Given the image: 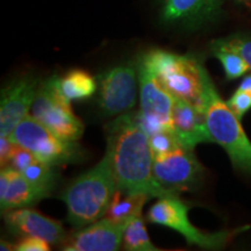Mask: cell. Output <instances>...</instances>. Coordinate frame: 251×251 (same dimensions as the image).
Returning <instances> with one entry per match:
<instances>
[{
	"label": "cell",
	"instance_id": "28",
	"mask_svg": "<svg viewBox=\"0 0 251 251\" xmlns=\"http://www.w3.org/2000/svg\"><path fill=\"white\" fill-rule=\"evenodd\" d=\"M238 89L242 90H251V75L250 76H247L244 79L242 80V83L240 84Z\"/></svg>",
	"mask_w": 251,
	"mask_h": 251
},
{
	"label": "cell",
	"instance_id": "30",
	"mask_svg": "<svg viewBox=\"0 0 251 251\" xmlns=\"http://www.w3.org/2000/svg\"><path fill=\"white\" fill-rule=\"evenodd\" d=\"M235 2L238 5L244 6V7L251 8V0H235Z\"/></svg>",
	"mask_w": 251,
	"mask_h": 251
},
{
	"label": "cell",
	"instance_id": "27",
	"mask_svg": "<svg viewBox=\"0 0 251 251\" xmlns=\"http://www.w3.org/2000/svg\"><path fill=\"white\" fill-rule=\"evenodd\" d=\"M13 147L14 142H12L9 136H0V163H1V168L8 166Z\"/></svg>",
	"mask_w": 251,
	"mask_h": 251
},
{
	"label": "cell",
	"instance_id": "8",
	"mask_svg": "<svg viewBox=\"0 0 251 251\" xmlns=\"http://www.w3.org/2000/svg\"><path fill=\"white\" fill-rule=\"evenodd\" d=\"M205 169L193 149L180 146L168 155L153 158V175L157 183L168 192L178 194L199 185Z\"/></svg>",
	"mask_w": 251,
	"mask_h": 251
},
{
	"label": "cell",
	"instance_id": "26",
	"mask_svg": "<svg viewBox=\"0 0 251 251\" xmlns=\"http://www.w3.org/2000/svg\"><path fill=\"white\" fill-rule=\"evenodd\" d=\"M50 243L36 236H25L15 244L18 251H49Z\"/></svg>",
	"mask_w": 251,
	"mask_h": 251
},
{
	"label": "cell",
	"instance_id": "15",
	"mask_svg": "<svg viewBox=\"0 0 251 251\" xmlns=\"http://www.w3.org/2000/svg\"><path fill=\"white\" fill-rule=\"evenodd\" d=\"M51 191L37 186L14 169L2 168L0 172V207L1 211L24 208L48 198Z\"/></svg>",
	"mask_w": 251,
	"mask_h": 251
},
{
	"label": "cell",
	"instance_id": "17",
	"mask_svg": "<svg viewBox=\"0 0 251 251\" xmlns=\"http://www.w3.org/2000/svg\"><path fill=\"white\" fill-rule=\"evenodd\" d=\"M149 198L144 193H128L117 188L106 211L105 218L118 225L127 226L131 219L142 215L143 206Z\"/></svg>",
	"mask_w": 251,
	"mask_h": 251
},
{
	"label": "cell",
	"instance_id": "14",
	"mask_svg": "<svg viewBox=\"0 0 251 251\" xmlns=\"http://www.w3.org/2000/svg\"><path fill=\"white\" fill-rule=\"evenodd\" d=\"M4 221L8 230L18 236L41 237L50 244H61L67 240L64 228L58 221L26 207L6 211Z\"/></svg>",
	"mask_w": 251,
	"mask_h": 251
},
{
	"label": "cell",
	"instance_id": "12",
	"mask_svg": "<svg viewBox=\"0 0 251 251\" xmlns=\"http://www.w3.org/2000/svg\"><path fill=\"white\" fill-rule=\"evenodd\" d=\"M159 20L166 26L201 27L221 12L224 0H157Z\"/></svg>",
	"mask_w": 251,
	"mask_h": 251
},
{
	"label": "cell",
	"instance_id": "19",
	"mask_svg": "<svg viewBox=\"0 0 251 251\" xmlns=\"http://www.w3.org/2000/svg\"><path fill=\"white\" fill-rule=\"evenodd\" d=\"M124 249L129 251H158L148 235L142 215L131 219L126 226L122 237Z\"/></svg>",
	"mask_w": 251,
	"mask_h": 251
},
{
	"label": "cell",
	"instance_id": "22",
	"mask_svg": "<svg viewBox=\"0 0 251 251\" xmlns=\"http://www.w3.org/2000/svg\"><path fill=\"white\" fill-rule=\"evenodd\" d=\"M150 148H151L153 158L168 155L183 144L178 140L177 135L172 130V128L156 130L148 134Z\"/></svg>",
	"mask_w": 251,
	"mask_h": 251
},
{
	"label": "cell",
	"instance_id": "1",
	"mask_svg": "<svg viewBox=\"0 0 251 251\" xmlns=\"http://www.w3.org/2000/svg\"><path fill=\"white\" fill-rule=\"evenodd\" d=\"M107 153L117 187L161 198L170 193L157 183L149 136L136 114H121L106 127Z\"/></svg>",
	"mask_w": 251,
	"mask_h": 251
},
{
	"label": "cell",
	"instance_id": "11",
	"mask_svg": "<svg viewBox=\"0 0 251 251\" xmlns=\"http://www.w3.org/2000/svg\"><path fill=\"white\" fill-rule=\"evenodd\" d=\"M39 81L31 76L15 78L1 91L0 100V135L9 136L24 120L35 99Z\"/></svg>",
	"mask_w": 251,
	"mask_h": 251
},
{
	"label": "cell",
	"instance_id": "7",
	"mask_svg": "<svg viewBox=\"0 0 251 251\" xmlns=\"http://www.w3.org/2000/svg\"><path fill=\"white\" fill-rule=\"evenodd\" d=\"M70 105L59 93L57 76H52L39 85L30 115L62 139L78 141L84 133V124Z\"/></svg>",
	"mask_w": 251,
	"mask_h": 251
},
{
	"label": "cell",
	"instance_id": "16",
	"mask_svg": "<svg viewBox=\"0 0 251 251\" xmlns=\"http://www.w3.org/2000/svg\"><path fill=\"white\" fill-rule=\"evenodd\" d=\"M171 127L180 143L190 149L197 144L213 142L206 127L205 112L185 100L175 99Z\"/></svg>",
	"mask_w": 251,
	"mask_h": 251
},
{
	"label": "cell",
	"instance_id": "5",
	"mask_svg": "<svg viewBox=\"0 0 251 251\" xmlns=\"http://www.w3.org/2000/svg\"><path fill=\"white\" fill-rule=\"evenodd\" d=\"M188 206L178 194H168L158 198L148 212V221L164 226L183 235L188 244L198 246L202 249L219 250L225 248L229 241L238 234L249 229V226L238 227L233 230H222L216 233H206L191 224L188 219Z\"/></svg>",
	"mask_w": 251,
	"mask_h": 251
},
{
	"label": "cell",
	"instance_id": "10",
	"mask_svg": "<svg viewBox=\"0 0 251 251\" xmlns=\"http://www.w3.org/2000/svg\"><path fill=\"white\" fill-rule=\"evenodd\" d=\"M141 111L137 117L148 134L171 127V113L175 98L159 85L149 69L139 61Z\"/></svg>",
	"mask_w": 251,
	"mask_h": 251
},
{
	"label": "cell",
	"instance_id": "20",
	"mask_svg": "<svg viewBox=\"0 0 251 251\" xmlns=\"http://www.w3.org/2000/svg\"><path fill=\"white\" fill-rule=\"evenodd\" d=\"M211 50L213 55L221 62L227 79H237L250 70L247 62L237 52L221 45L218 40H214L211 43Z\"/></svg>",
	"mask_w": 251,
	"mask_h": 251
},
{
	"label": "cell",
	"instance_id": "4",
	"mask_svg": "<svg viewBox=\"0 0 251 251\" xmlns=\"http://www.w3.org/2000/svg\"><path fill=\"white\" fill-rule=\"evenodd\" d=\"M206 127L213 142L227 151L237 170L251 174V142L244 133L240 119L222 100L212 79L207 87L205 107Z\"/></svg>",
	"mask_w": 251,
	"mask_h": 251
},
{
	"label": "cell",
	"instance_id": "13",
	"mask_svg": "<svg viewBox=\"0 0 251 251\" xmlns=\"http://www.w3.org/2000/svg\"><path fill=\"white\" fill-rule=\"evenodd\" d=\"M126 226L101 218L80 228L63 242L65 251H115L120 248Z\"/></svg>",
	"mask_w": 251,
	"mask_h": 251
},
{
	"label": "cell",
	"instance_id": "2",
	"mask_svg": "<svg viewBox=\"0 0 251 251\" xmlns=\"http://www.w3.org/2000/svg\"><path fill=\"white\" fill-rule=\"evenodd\" d=\"M166 92L205 112L207 87L211 80L202 63L192 55L152 49L140 59Z\"/></svg>",
	"mask_w": 251,
	"mask_h": 251
},
{
	"label": "cell",
	"instance_id": "29",
	"mask_svg": "<svg viewBox=\"0 0 251 251\" xmlns=\"http://www.w3.org/2000/svg\"><path fill=\"white\" fill-rule=\"evenodd\" d=\"M0 249H1L2 251L15 250V244H11V243H8L7 241L1 240V242H0Z\"/></svg>",
	"mask_w": 251,
	"mask_h": 251
},
{
	"label": "cell",
	"instance_id": "9",
	"mask_svg": "<svg viewBox=\"0 0 251 251\" xmlns=\"http://www.w3.org/2000/svg\"><path fill=\"white\" fill-rule=\"evenodd\" d=\"M136 70L131 64L115 65L98 77V103L106 117L129 111L137 99Z\"/></svg>",
	"mask_w": 251,
	"mask_h": 251
},
{
	"label": "cell",
	"instance_id": "18",
	"mask_svg": "<svg viewBox=\"0 0 251 251\" xmlns=\"http://www.w3.org/2000/svg\"><path fill=\"white\" fill-rule=\"evenodd\" d=\"M57 87L63 98L71 103L72 100L90 98L98 89V85L96 79L86 71L72 70L65 76L57 77Z\"/></svg>",
	"mask_w": 251,
	"mask_h": 251
},
{
	"label": "cell",
	"instance_id": "25",
	"mask_svg": "<svg viewBox=\"0 0 251 251\" xmlns=\"http://www.w3.org/2000/svg\"><path fill=\"white\" fill-rule=\"evenodd\" d=\"M37 157L34 155L33 152L29 151V150L24 148V147L18 146V144L14 143L13 151H12L11 159H9V168L14 169L19 172H21L24 169H26L28 165L31 164L33 162H35ZM7 168V166H6Z\"/></svg>",
	"mask_w": 251,
	"mask_h": 251
},
{
	"label": "cell",
	"instance_id": "21",
	"mask_svg": "<svg viewBox=\"0 0 251 251\" xmlns=\"http://www.w3.org/2000/svg\"><path fill=\"white\" fill-rule=\"evenodd\" d=\"M54 168L55 166L37 158L35 162H33L26 169H24L20 174L37 186L52 191V188L57 183V174L55 172Z\"/></svg>",
	"mask_w": 251,
	"mask_h": 251
},
{
	"label": "cell",
	"instance_id": "24",
	"mask_svg": "<svg viewBox=\"0 0 251 251\" xmlns=\"http://www.w3.org/2000/svg\"><path fill=\"white\" fill-rule=\"evenodd\" d=\"M227 103L235 115L241 120L244 114L251 109V90L237 89Z\"/></svg>",
	"mask_w": 251,
	"mask_h": 251
},
{
	"label": "cell",
	"instance_id": "23",
	"mask_svg": "<svg viewBox=\"0 0 251 251\" xmlns=\"http://www.w3.org/2000/svg\"><path fill=\"white\" fill-rule=\"evenodd\" d=\"M221 45L237 52L242 57L251 70V35L248 34H234L225 39H218Z\"/></svg>",
	"mask_w": 251,
	"mask_h": 251
},
{
	"label": "cell",
	"instance_id": "6",
	"mask_svg": "<svg viewBox=\"0 0 251 251\" xmlns=\"http://www.w3.org/2000/svg\"><path fill=\"white\" fill-rule=\"evenodd\" d=\"M9 139L52 166L71 164L84 156V150L76 141L57 136L30 114L14 128Z\"/></svg>",
	"mask_w": 251,
	"mask_h": 251
},
{
	"label": "cell",
	"instance_id": "3",
	"mask_svg": "<svg viewBox=\"0 0 251 251\" xmlns=\"http://www.w3.org/2000/svg\"><path fill=\"white\" fill-rule=\"evenodd\" d=\"M107 153L98 164L80 175L63 191L68 220L75 228H84L103 218L117 190Z\"/></svg>",
	"mask_w": 251,
	"mask_h": 251
}]
</instances>
